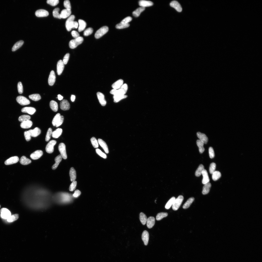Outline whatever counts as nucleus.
Wrapping results in <instances>:
<instances>
[{
  "instance_id": "f257e3e1",
  "label": "nucleus",
  "mask_w": 262,
  "mask_h": 262,
  "mask_svg": "<svg viewBox=\"0 0 262 262\" xmlns=\"http://www.w3.org/2000/svg\"><path fill=\"white\" fill-rule=\"evenodd\" d=\"M149 36L148 31L145 30L140 32L132 41L131 53L135 62H140L144 57L155 56L157 48L154 44L147 42Z\"/></svg>"
},
{
  "instance_id": "f03ea898",
  "label": "nucleus",
  "mask_w": 262,
  "mask_h": 262,
  "mask_svg": "<svg viewBox=\"0 0 262 262\" xmlns=\"http://www.w3.org/2000/svg\"><path fill=\"white\" fill-rule=\"evenodd\" d=\"M256 178V173L253 167L246 168L240 177L232 179L226 178L223 180L220 186L226 190H249L253 185Z\"/></svg>"
},
{
  "instance_id": "7ed1b4c3",
  "label": "nucleus",
  "mask_w": 262,
  "mask_h": 262,
  "mask_svg": "<svg viewBox=\"0 0 262 262\" xmlns=\"http://www.w3.org/2000/svg\"><path fill=\"white\" fill-rule=\"evenodd\" d=\"M166 81V75L161 73H159L149 78L145 79L138 84V93L142 97H148L153 95L156 90L163 87Z\"/></svg>"
},
{
  "instance_id": "20e7f679",
  "label": "nucleus",
  "mask_w": 262,
  "mask_h": 262,
  "mask_svg": "<svg viewBox=\"0 0 262 262\" xmlns=\"http://www.w3.org/2000/svg\"><path fill=\"white\" fill-rule=\"evenodd\" d=\"M217 61V55L213 52L205 53L197 58L192 64L189 73L193 77H196L211 67Z\"/></svg>"
},
{
  "instance_id": "39448f33",
  "label": "nucleus",
  "mask_w": 262,
  "mask_h": 262,
  "mask_svg": "<svg viewBox=\"0 0 262 262\" xmlns=\"http://www.w3.org/2000/svg\"><path fill=\"white\" fill-rule=\"evenodd\" d=\"M34 204L41 210L50 211L58 209L60 206L59 201L51 195L45 192L35 193L32 197Z\"/></svg>"
},
{
  "instance_id": "423d86ee",
  "label": "nucleus",
  "mask_w": 262,
  "mask_h": 262,
  "mask_svg": "<svg viewBox=\"0 0 262 262\" xmlns=\"http://www.w3.org/2000/svg\"><path fill=\"white\" fill-rule=\"evenodd\" d=\"M140 213V208L133 199H127L120 206V214L121 217L127 221L137 220Z\"/></svg>"
},
{
  "instance_id": "0eeeda50",
  "label": "nucleus",
  "mask_w": 262,
  "mask_h": 262,
  "mask_svg": "<svg viewBox=\"0 0 262 262\" xmlns=\"http://www.w3.org/2000/svg\"><path fill=\"white\" fill-rule=\"evenodd\" d=\"M129 129L125 121L119 120L114 129V145L115 149L119 150L124 146L128 136Z\"/></svg>"
},
{
  "instance_id": "6e6552de",
  "label": "nucleus",
  "mask_w": 262,
  "mask_h": 262,
  "mask_svg": "<svg viewBox=\"0 0 262 262\" xmlns=\"http://www.w3.org/2000/svg\"><path fill=\"white\" fill-rule=\"evenodd\" d=\"M71 31L75 34H83L95 33L98 29L97 24L87 18H79L72 22Z\"/></svg>"
},
{
  "instance_id": "1a4fd4ad",
  "label": "nucleus",
  "mask_w": 262,
  "mask_h": 262,
  "mask_svg": "<svg viewBox=\"0 0 262 262\" xmlns=\"http://www.w3.org/2000/svg\"><path fill=\"white\" fill-rule=\"evenodd\" d=\"M112 153L109 143L103 141L100 144L96 159V165L99 171H105L111 161Z\"/></svg>"
},
{
  "instance_id": "9d476101",
  "label": "nucleus",
  "mask_w": 262,
  "mask_h": 262,
  "mask_svg": "<svg viewBox=\"0 0 262 262\" xmlns=\"http://www.w3.org/2000/svg\"><path fill=\"white\" fill-rule=\"evenodd\" d=\"M194 191L197 202L205 212H209L213 208V203L209 197L208 189L200 184H196L194 186Z\"/></svg>"
},
{
  "instance_id": "9b49d317",
  "label": "nucleus",
  "mask_w": 262,
  "mask_h": 262,
  "mask_svg": "<svg viewBox=\"0 0 262 262\" xmlns=\"http://www.w3.org/2000/svg\"><path fill=\"white\" fill-rule=\"evenodd\" d=\"M42 221L45 225L54 226L62 229L67 228L72 222L69 216L63 213L47 215L43 218Z\"/></svg>"
},
{
  "instance_id": "f8f14e48",
  "label": "nucleus",
  "mask_w": 262,
  "mask_h": 262,
  "mask_svg": "<svg viewBox=\"0 0 262 262\" xmlns=\"http://www.w3.org/2000/svg\"><path fill=\"white\" fill-rule=\"evenodd\" d=\"M246 161L239 158L228 165L224 170L223 173L227 178L235 179L239 178L246 169Z\"/></svg>"
},
{
  "instance_id": "ddd939ff",
  "label": "nucleus",
  "mask_w": 262,
  "mask_h": 262,
  "mask_svg": "<svg viewBox=\"0 0 262 262\" xmlns=\"http://www.w3.org/2000/svg\"><path fill=\"white\" fill-rule=\"evenodd\" d=\"M142 25L141 19L132 17L126 19L120 27L121 34L122 36L131 37L140 31Z\"/></svg>"
},
{
  "instance_id": "4468645a",
  "label": "nucleus",
  "mask_w": 262,
  "mask_h": 262,
  "mask_svg": "<svg viewBox=\"0 0 262 262\" xmlns=\"http://www.w3.org/2000/svg\"><path fill=\"white\" fill-rule=\"evenodd\" d=\"M65 248L64 243L58 240L44 244L41 247L40 251L44 256L54 257L61 255Z\"/></svg>"
},
{
  "instance_id": "2eb2a0df",
  "label": "nucleus",
  "mask_w": 262,
  "mask_h": 262,
  "mask_svg": "<svg viewBox=\"0 0 262 262\" xmlns=\"http://www.w3.org/2000/svg\"><path fill=\"white\" fill-rule=\"evenodd\" d=\"M157 45L158 52L156 61L158 64H161L169 59L172 53L173 47L168 41L162 38L157 40Z\"/></svg>"
},
{
  "instance_id": "dca6fc26",
  "label": "nucleus",
  "mask_w": 262,
  "mask_h": 262,
  "mask_svg": "<svg viewBox=\"0 0 262 262\" xmlns=\"http://www.w3.org/2000/svg\"><path fill=\"white\" fill-rule=\"evenodd\" d=\"M100 214L107 223H113L116 219V210L115 206L110 202L104 200L101 202L99 207Z\"/></svg>"
},
{
  "instance_id": "f3484780",
  "label": "nucleus",
  "mask_w": 262,
  "mask_h": 262,
  "mask_svg": "<svg viewBox=\"0 0 262 262\" xmlns=\"http://www.w3.org/2000/svg\"><path fill=\"white\" fill-rule=\"evenodd\" d=\"M48 83L45 81H40L33 84L26 92L24 96V101L29 103L40 96L46 89Z\"/></svg>"
},
{
  "instance_id": "a211bd4d",
  "label": "nucleus",
  "mask_w": 262,
  "mask_h": 262,
  "mask_svg": "<svg viewBox=\"0 0 262 262\" xmlns=\"http://www.w3.org/2000/svg\"><path fill=\"white\" fill-rule=\"evenodd\" d=\"M254 194V191L250 189L228 190L226 193L228 203L230 205L236 204L243 199L251 196Z\"/></svg>"
},
{
  "instance_id": "6ab92c4d",
  "label": "nucleus",
  "mask_w": 262,
  "mask_h": 262,
  "mask_svg": "<svg viewBox=\"0 0 262 262\" xmlns=\"http://www.w3.org/2000/svg\"><path fill=\"white\" fill-rule=\"evenodd\" d=\"M57 193L59 197L70 202H75L80 199L82 197L81 191L76 187L63 189L58 191Z\"/></svg>"
},
{
  "instance_id": "aec40b11",
  "label": "nucleus",
  "mask_w": 262,
  "mask_h": 262,
  "mask_svg": "<svg viewBox=\"0 0 262 262\" xmlns=\"http://www.w3.org/2000/svg\"><path fill=\"white\" fill-rule=\"evenodd\" d=\"M119 17L117 16L109 17L106 21L105 29L108 34L117 37H122L120 28L117 26Z\"/></svg>"
},
{
  "instance_id": "412c9836",
  "label": "nucleus",
  "mask_w": 262,
  "mask_h": 262,
  "mask_svg": "<svg viewBox=\"0 0 262 262\" xmlns=\"http://www.w3.org/2000/svg\"><path fill=\"white\" fill-rule=\"evenodd\" d=\"M61 233L54 229H47L39 232L36 237L37 241L41 244H45L59 240Z\"/></svg>"
},
{
  "instance_id": "4be33fe9",
  "label": "nucleus",
  "mask_w": 262,
  "mask_h": 262,
  "mask_svg": "<svg viewBox=\"0 0 262 262\" xmlns=\"http://www.w3.org/2000/svg\"><path fill=\"white\" fill-rule=\"evenodd\" d=\"M259 51L258 47L249 48L240 46L231 51V55L235 58H244L257 54Z\"/></svg>"
},
{
  "instance_id": "5701e85b",
  "label": "nucleus",
  "mask_w": 262,
  "mask_h": 262,
  "mask_svg": "<svg viewBox=\"0 0 262 262\" xmlns=\"http://www.w3.org/2000/svg\"><path fill=\"white\" fill-rule=\"evenodd\" d=\"M121 229L119 227L116 226L113 228L107 236L104 246L107 252H111L112 248L116 242L120 233Z\"/></svg>"
},
{
  "instance_id": "b1692460",
  "label": "nucleus",
  "mask_w": 262,
  "mask_h": 262,
  "mask_svg": "<svg viewBox=\"0 0 262 262\" xmlns=\"http://www.w3.org/2000/svg\"><path fill=\"white\" fill-rule=\"evenodd\" d=\"M186 58L182 55H179L171 59L168 63L167 69L169 72H174L184 67Z\"/></svg>"
},
{
  "instance_id": "393cba45",
  "label": "nucleus",
  "mask_w": 262,
  "mask_h": 262,
  "mask_svg": "<svg viewBox=\"0 0 262 262\" xmlns=\"http://www.w3.org/2000/svg\"><path fill=\"white\" fill-rule=\"evenodd\" d=\"M118 4L117 0H95L93 2L94 6L105 12L113 11Z\"/></svg>"
},
{
  "instance_id": "a878e982",
  "label": "nucleus",
  "mask_w": 262,
  "mask_h": 262,
  "mask_svg": "<svg viewBox=\"0 0 262 262\" xmlns=\"http://www.w3.org/2000/svg\"><path fill=\"white\" fill-rule=\"evenodd\" d=\"M127 10L132 18L141 19L142 14L138 1L136 0H130L127 4Z\"/></svg>"
},
{
  "instance_id": "bb28decb",
  "label": "nucleus",
  "mask_w": 262,
  "mask_h": 262,
  "mask_svg": "<svg viewBox=\"0 0 262 262\" xmlns=\"http://www.w3.org/2000/svg\"><path fill=\"white\" fill-rule=\"evenodd\" d=\"M36 183L39 188L44 187L46 184L45 170L41 164H38L35 168Z\"/></svg>"
},
{
  "instance_id": "cd10ccee",
  "label": "nucleus",
  "mask_w": 262,
  "mask_h": 262,
  "mask_svg": "<svg viewBox=\"0 0 262 262\" xmlns=\"http://www.w3.org/2000/svg\"><path fill=\"white\" fill-rule=\"evenodd\" d=\"M127 239L128 235L127 232L121 231L116 242L112 248L111 253L115 254L122 250L126 245Z\"/></svg>"
},
{
  "instance_id": "c85d7f7f",
  "label": "nucleus",
  "mask_w": 262,
  "mask_h": 262,
  "mask_svg": "<svg viewBox=\"0 0 262 262\" xmlns=\"http://www.w3.org/2000/svg\"><path fill=\"white\" fill-rule=\"evenodd\" d=\"M139 112L138 107L135 106L131 109L126 116L125 123L128 129H132L137 119Z\"/></svg>"
},
{
  "instance_id": "c756f323",
  "label": "nucleus",
  "mask_w": 262,
  "mask_h": 262,
  "mask_svg": "<svg viewBox=\"0 0 262 262\" xmlns=\"http://www.w3.org/2000/svg\"><path fill=\"white\" fill-rule=\"evenodd\" d=\"M262 42V34L256 33L252 34L245 40L241 45L242 46L255 48L257 46Z\"/></svg>"
},
{
  "instance_id": "7c9ffc66",
  "label": "nucleus",
  "mask_w": 262,
  "mask_h": 262,
  "mask_svg": "<svg viewBox=\"0 0 262 262\" xmlns=\"http://www.w3.org/2000/svg\"><path fill=\"white\" fill-rule=\"evenodd\" d=\"M142 68L145 73L149 77L154 76L159 73V68L152 62L145 61L142 65Z\"/></svg>"
},
{
  "instance_id": "2f4dec72",
  "label": "nucleus",
  "mask_w": 262,
  "mask_h": 262,
  "mask_svg": "<svg viewBox=\"0 0 262 262\" xmlns=\"http://www.w3.org/2000/svg\"><path fill=\"white\" fill-rule=\"evenodd\" d=\"M56 262H82V261L78 256L73 254L65 259H60Z\"/></svg>"
},
{
  "instance_id": "473e14b6",
  "label": "nucleus",
  "mask_w": 262,
  "mask_h": 262,
  "mask_svg": "<svg viewBox=\"0 0 262 262\" xmlns=\"http://www.w3.org/2000/svg\"><path fill=\"white\" fill-rule=\"evenodd\" d=\"M151 194L150 191L144 190L142 193V199L144 203H147L150 198Z\"/></svg>"
},
{
  "instance_id": "72a5a7b5",
  "label": "nucleus",
  "mask_w": 262,
  "mask_h": 262,
  "mask_svg": "<svg viewBox=\"0 0 262 262\" xmlns=\"http://www.w3.org/2000/svg\"><path fill=\"white\" fill-rule=\"evenodd\" d=\"M116 198L118 200H122L124 199L126 196V194L122 191L121 189H117L115 191Z\"/></svg>"
},
{
  "instance_id": "f704fd0d",
  "label": "nucleus",
  "mask_w": 262,
  "mask_h": 262,
  "mask_svg": "<svg viewBox=\"0 0 262 262\" xmlns=\"http://www.w3.org/2000/svg\"><path fill=\"white\" fill-rule=\"evenodd\" d=\"M108 262H125V259L122 257L116 256Z\"/></svg>"
},
{
  "instance_id": "c9c22d12",
  "label": "nucleus",
  "mask_w": 262,
  "mask_h": 262,
  "mask_svg": "<svg viewBox=\"0 0 262 262\" xmlns=\"http://www.w3.org/2000/svg\"><path fill=\"white\" fill-rule=\"evenodd\" d=\"M95 262H104L103 257L102 256H98Z\"/></svg>"
},
{
  "instance_id": "e433bc0d",
  "label": "nucleus",
  "mask_w": 262,
  "mask_h": 262,
  "mask_svg": "<svg viewBox=\"0 0 262 262\" xmlns=\"http://www.w3.org/2000/svg\"></svg>"
}]
</instances>
